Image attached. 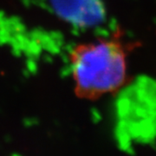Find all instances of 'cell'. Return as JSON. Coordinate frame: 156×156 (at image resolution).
Listing matches in <instances>:
<instances>
[{"label":"cell","instance_id":"1","mask_svg":"<svg viewBox=\"0 0 156 156\" xmlns=\"http://www.w3.org/2000/svg\"><path fill=\"white\" fill-rule=\"evenodd\" d=\"M75 92L95 101L118 91L127 80V52L114 38H97L76 45L70 53Z\"/></svg>","mask_w":156,"mask_h":156},{"label":"cell","instance_id":"2","mask_svg":"<svg viewBox=\"0 0 156 156\" xmlns=\"http://www.w3.org/2000/svg\"><path fill=\"white\" fill-rule=\"evenodd\" d=\"M56 16L80 28H93L106 18L102 0H46Z\"/></svg>","mask_w":156,"mask_h":156}]
</instances>
